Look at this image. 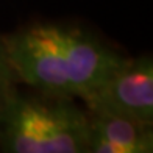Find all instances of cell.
<instances>
[{
  "instance_id": "1",
  "label": "cell",
  "mask_w": 153,
  "mask_h": 153,
  "mask_svg": "<svg viewBox=\"0 0 153 153\" xmlns=\"http://www.w3.org/2000/svg\"><path fill=\"white\" fill-rule=\"evenodd\" d=\"M3 42L17 81L66 99H83L123 58L91 34L59 24H34Z\"/></svg>"
},
{
  "instance_id": "2",
  "label": "cell",
  "mask_w": 153,
  "mask_h": 153,
  "mask_svg": "<svg viewBox=\"0 0 153 153\" xmlns=\"http://www.w3.org/2000/svg\"><path fill=\"white\" fill-rule=\"evenodd\" d=\"M28 95L14 88L0 106V150L6 153H88V113L74 99Z\"/></svg>"
},
{
  "instance_id": "3",
  "label": "cell",
  "mask_w": 153,
  "mask_h": 153,
  "mask_svg": "<svg viewBox=\"0 0 153 153\" xmlns=\"http://www.w3.org/2000/svg\"><path fill=\"white\" fill-rule=\"evenodd\" d=\"M81 100L88 111L123 116L153 125L152 58H122Z\"/></svg>"
},
{
  "instance_id": "4",
  "label": "cell",
  "mask_w": 153,
  "mask_h": 153,
  "mask_svg": "<svg viewBox=\"0 0 153 153\" xmlns=\"http://www.w3.org/2000/svg\"><path fill=\"white\" fill-rule=\"evenodd\" d=\"M88 113V153H152V125L100 111Z\"/></svg>"
},
{
  "instance_id": "5",
  "label": "cell",
  "mask_w": 153,
  "mask_h": 153,
  "mask_svg": "<svg viewBox=\"0 0 153 153\" xmlns=\"http://www.w3.org/2000/svg\"><path fill=\"white\" fill-rule=\"evenodd\" d=\"M16 81L17 78L10 64L3 38H0V106L3 105V102L10 95V92L16 88Z\"/></svg>"
}]
</instances>
